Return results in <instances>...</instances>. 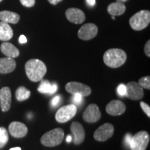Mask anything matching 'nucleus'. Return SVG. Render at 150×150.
<instances>
[{"label": "nucleus", "instance_id": "nucleus-29", "mask_svg": "<svg viewBox=\"0 0 150 150\" xmlns=\"http://www.w3.org/2000/svg\"><path fill=\"white\" fill-rule=\"evenodd\" d=\"M82 101H83V97L79 94H75L74 95V97H72V102L76 104H81Z\"/></svg>", "mask_w": 150, "mask_h": 150}, {"label": "nucleus", "instance_id": "nucleus-8", "mask_svg": "<svg viewBox=\"0 0 150 150\" xmlns=\"http://www.w3.org/2000/svg\"><path fill=\"white\" fill-rule=\"evenodd\" d=\"M114 134V127L110 123H105L94 133V138L99 142H104L111 138Z\"/></svg>", "mask_w": 150, "mask_h": 150}, {"label": "nucleus", "instance_id": "nucleus-17", "mask_svg": "<svg viewBox=\"0 0 150 150\" xmlns=\"http://www.w3.org/2000/svg\"><path fill=\"white\" fill-rule=\"evenodd\" d=\"M16 62L14 59L10 57L0 59V74H8L15 70Z\"/></svg>", "mask_w": 150, "mask_h": 150}, {"label": "nucleus", "instance_id": "nucleus-9", "mask_svg": "<svg viewBox=\"0 0 150 150\" xmlns=\"http://www.w3.org/2000/svg\"><path fill=\"white\" fill-rule=\"evenodd\" d=\"M98 28L95 24L88 23L84 24L78 31V37L81 40H89L97 35Z\"/></svg>", "mask_w": 150, "mask_h": 150}, {"label": "nucleus", "instance_id": "nucleus-27", "mask_svg": "<svg viewBox=\"0 0 150 150\" xmlns=\"http://www.w3.org/2000/svg\"><path fill=\"white\" fill-rule=\"evenodd\" d=\"M20 3L22 4L24 6L31 8L35 5V0H20Z\"/></svg>", "mask_w": 150, "mask_h": 150}, {"label": "nucleus", "instance_id": "nucleus-20", "mask_svg": "<svg viewBox=\"0 0 150 150\" xmlns=\"http://www.w3.org/2000/svg\"><path fill=\"white\" fill-rule=\"evenodd\" d=\"M0 20L8 24H17L20 20V16L12 11H2L0 12Z\"/></svg>", "mask_w": 150, "mask_h": 150}, {"label": "nucleus", "instance_id": "nucleus-7", "mask_svg": "<svg viewBox=\"0 0 150 150\" xmlns=\"http://www.w3.org/2000/svg\"><path fill=\"white\" fill-rule=\"evenodd\" d=\"M65 90L67 93L72 94V95L79 94L82 97L89 96L91 94V88L89 86L76 81L67 83L65 85Z\"/></svg>", "mask_w": 150, "mask_h": 150}, {"label": "nucleus", "instance_id": "nucleus-38", "mask_svg": "<svg viewBox=\"0 0 150 150\" xmlns=\"http://www.w3.org/2000/svg\"><path fill=\"white\" fill-rule=\"evenodd\" d=\"M128 1V0H117V1H120V2H125V1Z\"/></svg>", "mask_w": 150, "mask_h": 150}, {"label": "nucleus", "instance_id": "nucleus-35", "mask_svg": "<svg viewBox=\"0 0 150 150\" xmlns=\"http://www.w3.org/2000/svg\"><path fill=\"white\" fill-rule=\"evenodd\" d=\"M87 1V4L91 6H93L95 4V0H86Z\"/></svg>", "mask_w": 150, "mask_h": 150}, {"label": "nucleus", "instance_id": "nucleus-3", "mask_svg": "<svg viewBox=\"0 0 150 150\" xmlns=\"http://www.w3.org/2000/svg\"><path fill=\"white\" fill-rule=\"evenodd\" d=\"M64 135V131L61 128H56L43 135L40 142L45 147H55L63 142Z\"/></svg>", "mask_w": 150, "mask_h": 150}, {"label": "nucleus", "instance_id": "nucleus-23", "mask_svg": "<svg viewBox=\"0 0 150 150\" xmlns=\"http://www.w3.org/2000/svg\"><path fill=\"white\" fill-rule=\"evenodd\" d=\"M30 95H31V92L24 86L19 87L16 92V97L17 100L19 102H23L24 100H27V99L29 98Z\"/></svg>", "mask_w": 150, "mask_h": 150}, {"label": "nucleus", "instance_id": "nucleus-5", "mask_svg": "<svg viewBox=\"0 0 150 150\" xmlns=\"http://www.w3.org/2000/svg\"><path fill=\"white\" fill-rule=\"evenodd\" d=\"M149 142V134L145 131H141L132 136L129 147L131 150H145Z\"/></svg>", "mask_w": 150, "mask_h": 150}, {"label": "nucleus", "instance_id": "nucleus-13", "mask_svg": "<svg viewBox=\"0 0 150 150\" xmlns=\"http://www.w3.org/2000/svg\"><path fill=\"white\" fill-rule=\"evenodd\" d=\"M65 16L67 20L74 24L83 23L86 20L85 13L81 10L76 8H70L65 11Z\"/></svg>", "mask_w": 150, "mask_h": 150}, {"label": "nucleus", "instance_id": "nucleus-24", "mask_svg": "<svg viewBox=\"0 0 150 150\" xmlns=\"http://www.w3.org/2000/svg\"><path fill=\"white\" fill-rule=\"evenodd\" d=\"M8 141V131L4 127H0V149L3 148Z\"/></svg>", "mask_w": 150, "mask_h": 150}, {"label": "nucleus", "instance_id": "nucleus-34", "mask_svg": "<svg viewBox=\"0 0 150 150\" xmlns=\"http://www.w3.org/2000/svg\"><path fill=\"white\" fill-rule=\"evenodd\" d=\"M63 1V0H48V1L50 2L51 4L52 5H56L57 4H59V2Z\"/></svg>", "mask_w": 150, "mask_h": 150}, {"label": "nucleus", "instance_id": "nucleus-22", "mask_svg": "<svg viewBox=\"0 0 150 150\" xmlns=\"http://www.w3.org/2000/svg\"><path fill=\"white\" fill-rule=\"evenodd\" d=\"M58 89V86L56 83H50V82L47 80H42L41 83L38 88V91L40 93H48L54 94L56 93Z\"/></svg>", "mask_w": 150, "mask_h": 150}, {"label": "nucleus", "instance_id": "nucleus-19", "mask_svg": "<svg viewBox=\"0 0 150 150\" xmlns=\"http://www.w3.org/2000/svg\"><path fill=\"white\" fill-rule=\"evenodd\" d=\"M125 11H126L125 5L122 2H120V1L110 4L107 7L108 13L112 16H121L125 13Z\"/></svg>", "mask_w": 150, "mask_h": 150}, {"label": "nucleus", "instance_id": "nucleus-33", "mask_svg": "<svg viewBox=\"0 0 150 150\" xmlns=\"http://www.w3.org/2000/svg\"><path fill=\"white\" fill-rule=\"evenodd\" d=\"M27 42V39L25 35H20V38H19V42L21 43V44H24V43H26Z\"/></svg>", "mask_w": 150, "mask_h": 150}, {"label": "nucleus", "instance_id": "nucleus-11", "mask_svg": "<svg viewBox=\"0 0 150 150\" xmlns=\"http://www.w3.org/2000/svg\"><path fill=\"white\" fill-rule=\"evenodd\" d=\"M101 116L102 114L99 108L95 104H90L83 113V120L88 123H94L99 121Z\"/></svg>", "mask_w": 150, "mask_h": 150}, {"label": "nucleus", "instance_id": "nucleus-26", "mask_svg": "<svg viewBox=\"0 0 150 150\" xmlns=\"http://www.w3.org/2000/svg\"><path fill=\"white\" fill-rule=\"evenodd\" d=\"M117 91V93L119 94L121 97L125 96L127 93L126 85H125V84H122V83L120 84V85L118 86Z\"/></svg>", "mask_w": 150, "mask_h": 150}, {"label": "nucleus", "instance_id": "nucleus-10", "mask_svg": "<svg viewBox=\"0 0 150 150\" xmlns=\"http://www.w3.org/2000/svg\"><path fill=\"white\" fill-rule=\"evenodd\" d=\"M127 93L126 96L132 100H140L144 96V92L142 88L139 83L135 81L129 82L126 85Z\"/></svg>", "mask_w": 150, "mask_h": 150}, {"label": "nucleus", "instance_id": "nucleus-40", "mask_svg": "<svg viewBox=\"0 0 150 150\" xmlns=\"http://www.w3.org/2000/svg\"><path fill=\"white\" fill-rule=\"evenodd\" d=\"M3 1V0H0V2H1V1Z\"/></svg>", "mask_w": 150, "mask_h": 150}, {"label": "nucleus", "instance_id": "nucleus-1", "mask_svg": "<svg viewBox=\"0 0 150 150\" xmlns=\"http://www.w3.org/2000/svg\"><path fill=\"white\" fill-rule=\"evenodd\" d=\"M25 72L31 81L38 82L42 79L47 72V67L39 59H31L25 64Z\"/></svg>", "mask_w": 150, "mask_h": 150}, {"label": "nucleus", "instance_id": "nucleus-18", "mask_svg": "<svg viewBox=\"0 0 150 150\" xmlns=\"http://www.w3.org/2000/svg\"><path fill=\"white\" fill-rule=\"evenodd\" d=\"M0 50L2 53L7 56V57L14 58L18 57L20 55V51L18 49L15 47L13 45L11 44L10 42H4L1 45Z\"/></svg>", "mask_w": 150, "mask_h": 150}, {"label": "nucleus", "instance_id": "nucleus-39", "mask_svg": "<svg viewBox=\"0 0 150 150\" xmlns=\"http://www.w3.org/2000/svg\"><path fill=\"white\" fill-rule=\"evenodd\" d=\"M112 20H115V16H112Z\"/></svg>", "mask_w": 150, "mask_h": 150}, {"label": "nucleus", "instance_id": "nucleus-31", "mask_svg": "<svg viewBox=\"0 0 150 150\" xmlns=\"http://www.w3.org/2000/svg\"><path fill=\"white\" fill-rule=\"evenodd\" d=\"M144 51H145V53L146 56L149 57L150 56V40H148L147 42H146L145 48H144Z\"/></svg>", "mask_w": 150, "mask_h": 150}, {"label": "nucleus", "instance_id": "nucleus-2", "mask_svg": "<svg viewBox=\"0 0 150 150\" xmlns=\"http://www.w3.org/2000/svg\"><path fill=\"white\" fill-rule=\"evenodd\" d=\"M104 63L111 68H117L125 64L127 61V54L120 49H110L104 54Z\"/></svg>", "mask_w": 150, "mask_h": 150}, {"label": "nucleus", "instance_id": "nucleus-30", "mask_svg": "<svg viewBox=\"0 0 150 150\" xmlns=\"http://www.w3.org/2000/svg\"><path fill=\"white\" fill-rule=\"evenodd\" d=\"M61 96H60V95H56V96H55L53 99H52V105L53 106H54V107H56V106H57L58 105L61 103Z\"/></svg>", "mask_w": 150, "mask_h": 150}, {"label": "nucleus", "instance_id": "nucleus-14", "mask_svg": "<svg viewBox=\"0 0 150 150\" xmlns=\"http://www.w3.org/2000/svg\"><path fill=\"white\" fill-rule=\"evenodd\" d=\"M107 113L112 116L120 115L123 114L126 110L125 104L120 100H112L107 104L106 107Z\"/></svg>", "mask_w": 150, "mask_h": 150}, {"label": "nucleus", "instance_id": "nucleus-15", "mask_svg": "<svg viewBox=\"0 0 150 150\" xmlns=\"http://www.w3.org/2000/svg\"><path fill=\"white\" fill-rule=\"evenodd\" d=\"M11 135L15 138H23L27 134L28 129L25 125L20 122H13L8 127Z\"/></svg>", "mask_w": 150, "mask_h": 150}, {"label": "nucleus", "instance_id": "nucleus-4", "mask_svg": "<svg viewBox=\"0 0 150 150\" xmlns=\"http://www.w3.org/2000/svg\"><path fill=\"white\" fill-rule=\"evenodd\" d=\"M150 22V12L147 10L138 11L129 19V24L135 31L145 29Z\"/></svg>", "mask_w": 150, "mask_h": 150}, {"label": "nucleus", "instance_id": "nucleus-36", "mask_svg": "<svg viewBox=\"0 0 150 150\" xmlns=\"http://www.w3.org/2000/svg\"><path fill=\"white\" fill-rule=\"evenodd\" d=\"M72 136H70V135L67 136V138H66V142H71V141H72Z\"/></svg>", "mask_w": 150, "mask_h": 150}, {"label": "nucleus", "instance_id": "nucleus-37", "mask_svg": "<svg viewBox=\"0 0 150 150\" xmlns=\"http://www.w3.org/2000/svg\"><path fill=\"white\" fill-rule=\"evenodd\" d=\"M9 150H21V148L19 147H13L11 148Z\"/></svg>", "mask_w": 150, "mask_h": 150}, {"label": "nucleus", "instance_id": "nucleus-16", "mask_svg": "<svg viewBox=\"0 0 150 150\" xmlns=\"http://www.w3.org/2000/svg\"><path fill=\"white\" fill-rule=\"evenodd\" d=\"M11 91L8 87H4L0 90V105L3 112H6L11 108Z\"/></svg>", "mask_w": 150, "mask_h": 150}, {"label": "nucleus", "instance_id": "nucleus-32", "mask_svg": "<svg viewBox=\"0 0 150 150\" xmlns=\"http://www.w3.org/2000/svg\"><path fill=\"white\" fill-rule=\"evenodd\" d=\"M131 138H132V136H131V134H127L125 138V143H126V145L127 146H129V145H130Z\"/></svg>", "mask_w": 150, "mask_h": 150}, {"label": "nucleus", "instance_id": "nucleus-12", "mask_svg": "<svg viewBox=\"0 0 150 150\" xmlns=\"http://www.w3.org/2000/svg\"><path fill=\"white\" fill-rule=\"evenodd\" d=\"M70 131L74 136V145H80L85 140V130L83 125L78 122H74L70 127Z\"/></svg>", "mask_w": 150, "mask_h": 150}, {"label": "nucleus", "instance_id": "nucleus-25", "mask_svg": "<svg viewBox=\"0 0 150 150\" xmlns=\"http://www.w3.org/2000/svg\"><path fill=\"white\" fill-rule=\"evenodd\" d=\"M138 83H139V85L141 86L142 88H143L149 90L150 89V76H147L141 77L139 79Z\"/></svg>", "mask_w": 150, "mask_h": 150}, {"label": "nucleus", "instance_id": "nucleus-28", "mask_svg": "<svg viewBox=\"0 0 150 150\" xmlns=\"http://www.w3.org/2000/svg\"><path fill=\"white\" fill-rule=\"evenodd\" d=\"M140 106H141L142 109L143 110V111L145 112V114L148 117H150V107L147 104H146L145 102H140Z\"/></svg>", "mask_w": 150, "mask_h": 150}, {"label": "nucleus", "instance_id": "nucleus-6", "mask_svg": "<svg viewBox=\"0 0 150 150\" xmlns=\"http://www.w3.org/2000/svg\"><path fill=\"white\" fill-rule=\"evenodd\" d=\"M76 106L74 104H69L62 106L56 112V120L59 123H65L72 120L76 114Z\"/></svg>", "mask_w": 150, "mask_h": 150}, {"label": "nucleus", "instance_id": "nucleus-21", "mask_svg": "<svg viewBox=\"0 0 150 150\" xmlns=\"http://www.w3.org/2000/svg\"><path fill=\"white\" fill-rule=\"evenodd\" d=\"M13 35V31L8 23L0 22V40H11Z\"/></svg>", "mask_w": 150, "mask_h": 150}]
</instances>
